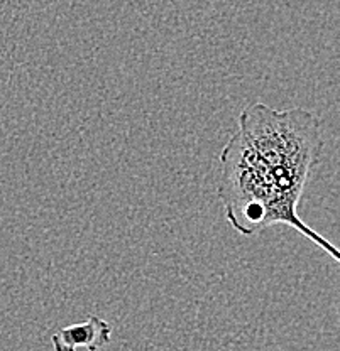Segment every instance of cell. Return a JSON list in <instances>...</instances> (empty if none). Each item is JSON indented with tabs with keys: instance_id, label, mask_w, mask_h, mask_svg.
I'll use <instances>...</instances> for the list:
<instances>
[{
	"instance_id": "obj_1",
	"label": "cell",
	"mask_w": 340,
	"mask_h": 351,
	"mask_svg": "<svg viewBox=\"0 0 340 351\" xmlns=\"http://www.w3.org/2000/svg\"><path fill=\"white\" fill-rule=\"evenodd\" d=\"M324 151L320 119L305 108L252 104L220 154L218 197L239 235L286 225L340 265V248L298 215V204Z\"/></svg>"
},
{
	"instance_id": "obj_2",
	"label": "cell",
	"mask_w": 340,
	"mask_h": 351,
	"mask_svg": "<svg viewBox=\"0 0 340 351\" xmlns=\"http://www.w3.org/2000/svg\"><path fill=\"white\" fill-rule=\"evenodd\" d=\"M112 326L98 316H90L89 319L73 326L61 328L51 338L54 351H76L87 348L98 351L111 343Z\"/></svg>"
}]
</instances>
